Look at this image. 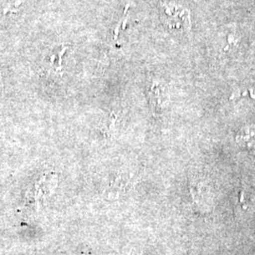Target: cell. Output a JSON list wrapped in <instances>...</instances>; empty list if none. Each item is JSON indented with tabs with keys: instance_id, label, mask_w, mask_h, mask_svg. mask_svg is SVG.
I'll return each mask as SVG.
<instances>
[{
	"instance_id": "4",
	"label": "cell",
	"mask_w": 255,
	"mask_h": 255,
	"mask_svg": "<svg viewBox=\"0 0 255 255\" xmlns=\"http://www.w3.org/2000/svg\"><path fill=\"white\" fill-rule=\"evenodd\" d=\"M150 101L156 110L163 109L165 106V92L164 87L159 82H153L150 87Z\"/></svg>"
},
{
	"instance_id": "5",
	"label": "cell",
	"mask_w": 255,
	"mask_h": 255,
	"mask_svg": "<svg viewBox=\"0 0 255 255\" xmlns=\"http://www.w3.org/2000/svg\"><path fill=\"white\" fill-rule=\"evenodd\" d=\"M2 93H3V81H2V78L0 75V98L2 96Z\"/></svg>"
},
{
	"instance_id": "1",
	"label": "cell",
	"mask_w": 255,
	"mask_h": 255,
	"mask_svg": "<svg viewBox=\"0 0 255 255\" xmlns=\"http://www.w3.org/2000/svg\"><path fill=\"white\" fill-rule=\"evenodd\" d=\"M160 12L164 26L171 30L182 31L190 27L191 23L188 9L174 1H163Z\"/></svg>"
},
{
	"instance_id": "3",
	"label": "cell",
	"mask_w": 255,
	"mask_h": 255,
	"mask_svg": "<svg viewBox=\"0 0 255 255\" xmlns=\"http://www.w3.org/2000/svg\"><path fill=\"white\" fill-rule=\"evenodd\" d=\"M236 140L240 146H245L249 149H255V126L243 128L240 129Z\"/></svg>"
},
{
	"instance_id": "2",
	"label": "cell",
	"mask_w": 255,
	"mask_h": 255,
	"mask_svg": "<svg viewBox=\"0 0 255 255\" xmlns=\"http://www.w3.org/2000/svg\"><path fill=\"white\" fill-rule=\"evenodd\" d=\"M67 50V46H61L50 51L47 55L46 62L47 66L50 70L54 71L55 73H59L63 70V57Z\"/></svg>"
}]
</instances>
